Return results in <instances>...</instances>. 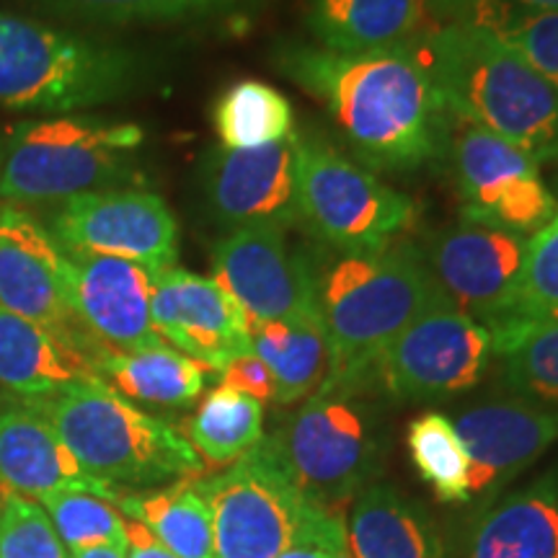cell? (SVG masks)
I'll list each match as a JSON object with an SVG mask.
<instances>
[{
    "instance_id": "obj_6",
    "label": "cell",
    "mask_w": 558,
    "mask_h": 558,
    "mask_svg": "<svg viewBox=\"0 0 558 558\" xmlns=\"http://www.w3.org/2000/svg\"><path fill=\"white\" fill-rule=\"evenodd\" d=\"M135 78L128 50L0 13V107L65 114L120 99Z\"/></svg>"
},
{
    "instance_id": "obj_42",
    "label": "cell",
    "mask_w": 558,
    "mask_h": 558,
    "mask_svg": "<svg viewBox=\"0 0 558 558\" xmlns=\"http://www.w3.org/2000/svg\"><path fill=\"white\" fill-rule=\"evenodd\" d=\"M550 192H554V197L558 199V169H556V173H554V186H550Z\"/></svg>"
},
{
    "instance_id": "obj_16",
    "label": "cell",
    "mask_w": 558,
    "mask_h": 558,
    "mask_svg": "<svg viewBox=\"0 0 558 558\" xmlns=\"http://www.w3.org/2000/svg\"><path fill=\"white\" fill-rule=\"evenodd\" d=\"M153 275L135 262L62 248L60 282L70 311L83 331L109 352L166 344L153 329Z\"/></svg>"
},
{
    "instance_id": "obj_7",
    "label": "cell",
    "mask_w": 558,
    "mask_h": 558,
    "mask_svg": "<svg viewBox=\"0 0 558 558\" xmlns=\"http://www.w3.org/2000/svg\"><path fill=\"white\" fill-rule=\"evenodd\" d=\"M298 218L339 254L393 246L416 222V205L316 135H298Z\"/></svg>"
},
{
    "instance_id": "obj_22",
    "label": "cell",
    "mask_w": 558,
    "mask_h": 558,
    "mask_svg": "<svg viewBox=\"0 0 558 558\" xmlns=\"http://www.w3.org/2000/svg\"><path fill=\"white\" fill-rule=\"evenodd\" d=\"M427 0H308V26L318 47L339 54L393 50L427 21Z\"/></svg>"
},
{
    "instance_id": "obj_10",
    "label": "cell",
    "mask_w": 558,
    "mask_h": 558,
    "mask_svg": "<svg viewBox=\"0 0 558 558\" xmlns=\"http://www.w3.org/2000/svg\"><path fill=\"white\" fill-rule=\"evenodd\" d=\"M445 150L465 220L527 239L556 215L558 199L541 163L509 140L450 114Z\"/></svg>"
},
{
    "instance_id": "obj_37",
    "label": "cell",
    "mask_w": 558,
    "mask_h": 558,
    "mask_svg": "<svg viewBox=\"0 0 558 558\" xmlns=\"http://www.w3.org/2000/svg\"><path fill=\"white\" fill-rule=\"evenodd\" d=\"M275 558H352L344 518L324 512L290 548H284Z\"/></svg>"
},
{
    "instance_id": "obj_27",
    "label": "cell",
    "mask_w": 558,
    "mask_h": 558,
    "mask_svg": "<svg viewBox=\"0 0 558 558\" xmlns=\"http://www.w3.org/2000/svg\"><path fill=\"white\" fill-rule=\"evenodd\" d=\"M251 352L269 367L279 407L311 399L329 375V341L318 313L248 329Z\"/></svg>"
},
{
    "instance_id": "obj_33",
    "label": "cell",
    "mask_w": 558,
    "mask_h": 558,
    "mask_svg": "<svg viewBox=\"0 0 558 558\" xmlns=\"http://www.w3.org/2000/svg\"><path fill=\"white\" fill-rule=\"evenodd\" d=\"M68 550L88 546L128 548V527L111 501L86 492H54L37 499Z\"/></svg>"
},
{
    "instance_id": "obj_29",
    "label": "cell",
    "mask_w": 558,
    "mask_h": 558,
    "mask_svg": "<svg viewBox=\"0 0 558 558\" xmlns=\"http://www.w3.org/2000/svg\"><path fill=\"white\" fill-rule=\"evenodd\" d=\"M186 439L209 465H233L264 439V403L218 386L186 422Z\"/></svg>"
},
{
    "instance_id": "obj_36",
    "label": "cell",
    "mask_w": 558,
    "mask_h": 558,
    "mask_svg": "<svg viewBox=\"0 0 558 558\" xmlns=\"http://www.w3.org/2000/svg\"><path fill=\"white\" fill-rule=\"evenodd\" d=\"M65 9L81 16L107 21V24H132V21L181 19L218 5L220 0H60Z\"/></svg>"
},
{
    "instance_id": "obj_18",
    "label": "cell",
    "mask_w": 558,
    "mask_h": 558,
    "mask_svg": "<svg viewBox=\"0 0 558 558\" xmlns=\"http://www.w3.org/2000/svg\"><path fill=\"white\" fill-rule=\"evenodd\" d=\"M213 218L222 228L277 226L298 218V135L246 150L213 153L205 177Z\"/></svg>"
},
{
    "instance_id": "obj_13",
    "label": "cell",
    "mask_w": 558,
    "mask_h": 558,
    "mask_svg": "<svg viewBox=\"0 0 558 558\" xmlns=\"http://www.w3.org/2000/svg\"><path fill=\"white\" fill-rule=\"evenodd\" d=\"M284 235L277 226H246L228 230L213 248L215 282L235 300L248 329L318 313L316 269Z\"/></svg>"
},
{
    "instance_id": "obj_32",
    "label": "cell",
    "mask_w": 558,
    "mask_h": 558,
    "mask_svg": "<svg viewBox=\"0 0 558 558\" xmlns=\"http://www.w3.org/2000/svg\"><path fill=\"white\" fill-rule=\"evenodd\" d=\"M492 339L509 388L558 403V324H509Z\"/></svg>"
},
{
    "instance_id": "obj_15",
    "label": "cell",
    "mask_w": 558,
    "mask_h": 558,
    "mask_svg": "<svg viewBox=\"0 0 558 558\" xmlns=\"http://www.w3.org/2000/svg\"><path fill=\"white\" fill-rule=\"evenodd\" d=\"M60 269L62 248L47 226L13 205L0 209V308L78 349L96 369V362L109 349L96 344L75 320L62 290Z\"/></svg>"
},
{
    "instance_id": "obj_34",
    "label": "cell",
    "mask_w": 558,
    "mask_h": 558,
    "mask_svg": "<svg viewBox=\"0 0 558 558\" xmlns=\"http://www.w3.org/2000/svg\"><path fill=\"white\" fill-rule=\"evenodd\" d=\"M530 320L558 324V209L538 233L527 239L512 318L505 326Z\"/></svg>"
},
{
    "instance_id": "obj_8",
    "label": "cell",
    "mask_w": 558,
    "mask_h": 558,
    "mask_svg": "<svg viewBox=\"0 0 558 558\" xmlns=\"http://www.w3.org/2000/svg\"><path fill=\"white\" fill-rule=\"evenodd\" d=\"M354 393L316 390L275 435L264 437L284 471L313 505L341 514L367 488L380 465L373 418Z\"/></svg>"
},
{
    "instance_id": "obj_9",
    "label": "cell",
    "mask_w": 558,
    "mask_h": 558,
    "mask_svg": "<svg viewBox=\"0 0 558 558\" xmlns=\"http://www.w3.org/2000/svg\"><path fill=\"white\" fill-rule=\"evenodd\" d=\"M197 488L213 512L215 558H275L326 512L300 492L267 439L228 471L197 478Z\"/></svg>"
},
{
    "instance_id": "obj_5",
    "label": "cell",
    "mask_w": 558,
    "mask_h": 558,
    "mask_svg": "<svg viewBox=\"0 0 558 558\" xmlns=\"http://www.w3.org/2000/svg\"><path fill=\"white\" fill-rule=\"evenodd\" d=\"M143 137V130L128 122L83 117L21 122L0 140V199L41 205L120 190Z\"/></svg>"
},
{
    "instance_id": "obj_31",
    "label": "cell",
    "mask_w": 558,
    "mask_h": 558,
    "mask_svg": "<svg viewBox=\"0 0 558 558\" xmlns=\"http://www.w3.org/2000/svg\"><path fill=\"white\" fill-rule=\"evenodd\" d=\"M409 458L418 478L427 484L445 505L469 501V456L456 427L439 411L411 418L407 429Z\"/></svg>"
},
{
    "instance_id": "obj_12",
    "label": "cell",
    "mask_w": 558,
    "mask_h": 558,
    "mask_svg": "<svg viewBox=\"0 0 558 558\" xmlns=\"http://www.w3.org/2000/svg\"><path fill=\"white\" fill-rule=\"evenodd\" d=\"M47 230L58 246L114 256L153 271L177 267L179 226L158 194L145 190H101L60 202Z\"/></svg>"
},
{
    "instance_id": "obj_41",
    "label": "cell",
    "mask_w": 558,
    "mask_h": 558,
    "mask_svg": "<svg viewBox=\"0 0 558 558\" xmlns=\"http://www.w3.org/2000/svg\"><path fill=\"white\" fill-rule=\"evenodd\" d=\"M507 3L527 11H558V0H507Z\"/></svg>"
},
{
    "instance_id": "obj_14",
    "label": "cell",
    "mask_w": 558,
    "mask_h": 558,
    "mask_svg": "<svg viewBox=\"0 0 558 558\" xmlns=\"http://www.w3.org/2000/svg\"><path fill=\"white\" fill-rule=\"evenodd\" d=\"M525 248V235L463 218L432 235L427 264L442 295L494 333L512 318Z\"/></svg>"
},
{
    "instance_id": "obj_24",
    "label": "cell",
    "mask_w": 558,
    "mask_h": 558,
    "mask_svg": "<svg viewBox=\"0 0 558 558\" xmlns=\"http://www.w3.org/2000/svg\"><path fill=\"white\" fill-rule=\"evenodd\" d=\"M90 375L96 369L86 354L0 308V386L19 399H39Z\"/></svg>"
},
{
    "instance_id": "obj_21",
    "label": "cell",
    "mask_w": 558,
    "mask_h": 558,
    "mask_svg": "<svg viewBox=\"0 0 558 558\" xmlns=\"http://www.w3.org/2000/svg\"><path fill=\"white\" fill-rule=\"evenodd\" d=\"M465 558H558V473L488 507L471 530Z\"/></svg>"
},
{
    "instance_id": "obj_11",
    "label": "cell",
    "mask_w": 558,
    "mask_h": 558,
    "mask_svg": "<svg viewBox=\"0 0 558 558\" xmlns=\"http://www.w3.org/2000/svg\"><path fill=\"white\" fill-rule=\"evenodd\" d=\"M492 360V331L439 292L383 352L375 383L396 401H442L476 386Z\"/></svg>"
},
{
    "instance_id": "obj_40",
    "label": "cell",
    "mask_w": 558,
    "mask_h": 558,
    "mask_svg": "<svg viewBox=\"0 0 558 558\" xmlns=\"http://www.w3.org/2000/svg\"><path fill=\"white\" fill-rule=\"evenodd\" d=\"M70 558H128V548L120 546H88L70 550Z\"/></svg>"
},
{
    "instance_id": "obj_3",
    "label": "cell",
    "mask_w": 558,
    "mask_h": 558,
    "mask_svg": "<svg viewBox=\"0 0 558 558\" xmlns=\"http://www.w3.org/2000/svg\"><path fill=\"white\" fill-rule=\"evenodd\" d=\"M439 292L427 256L409 241L339 254L316 271V305L329 341V375L318 390L357 396L375 383L383 352Z\"/></svg>"
},
{
    "instance_id": "obj_1",
    "label": "cell",
    "mask_w": 558,
    "mask_h": 558,
    "mask_svg": "<svg viewBox=\"0 0 558 558\" xmlns=\"http://www.w3.org/2000/svg\"><path fill=\"white\" fill-rule=\"evenodd\" d=\"M279 68L329 111L369 169L414 171L445 150L450 111L409 45L365 54L292 45Z\"/></svg>"
},
{
    "instance_id": "obj_26",
    "label": "cell",
    "mask_w": 558,
    "mask_h": 558,
    "mask_svg": "<svg viewBox=\"0 0 558 558\" xmlns=\"http://www.w3.org/2000/svg\"><path fill=\"white\" fill-rule=\"evenodd\" d=\"M209 367L179 349L158 344L137 352H104L96 375L128 401L184 409L202 396Z\"/></svg>"
},
{
    "instance_id": "obj_23",
    "label": "cell",
    "mask_w": 558,
    "mask_h": 558,
    "mask_svg": "<svg viewBox=\"0 0 558 558\" xmlns=\"http://www.w3.org/2000/svg\"><path fill=\"white\" fill-rule=\"evenodd\" d=\"M352 558H442L427 514L388 484H369L347 522Z\"/></svg>"
},
{
    "instance_id": "obj_39",
    "label": "cell",
    "mask_w": 558,
    "mask_h": 558,
    "mask_svg": "<svg viewBox=\"0 0 558 558\" xmlns=\"http://www.w3.org/2000/svg\"><path fill=\"white\" fill-rule=\"evenodd\" d=\"M128 527V558H179L137 520H124Z\"/></svg>"
},
{
    "instance_id": "obj_17",
    "label": "cell",
    "mask_w": 558,
    "mask_h": 558,
    "mask_svg": "<svg viewBox=\"0 0 558 558\" xmlns=\"http://www.w3.org/2000/svg\"><path fill=\"white\" fill-rule=\"evenodd\" d=\"M153 329L186 357L220 373L251 352L248 320L215 279L169 267L153 275Z\"/></svg>"
},
{
    "instance_id": "obj_35",
    "label": "cell",
    "mask_w": 558,
    "mask_h": 558,
    "mask_svg": "<svg viewBox=\"0 0 558 558\" xmlns=\"http://www.w3.org/2000/svg\"><path fill=\"white\" fill-rule=\"evenodd\" d=\"M0 558H70L37 499L0 486Z\"/></svg>"
},
{
    "instance_id": "obj_2",
    "label": "cell",
    "mask_w": 558,
    "mask_h": 558,
    "mask_svg": "<svg viewBox=\"0 0 558 558\" xmlns=\"http://www.w3.org/2000/svg\"><path fill=\"white\" fill-rule=\"evenodd\" d=\"M407 45L452 117L509 140L538 163H558V90L497 34L424 21Z\"/></svg>"
},
{
    "instance_id": "obj_4",
    "label": "cell",
    "mask_w": 558,
    "mask_h": 558,
    "mask_svg": "<svg viewBox=\"0 0 558 558\" xmlns=\"http://www.w3.org/2000/svg\"><path fill=\"white\" fill-rule=\"evenodd\" d=\"M19 401L50 424L88 476L117 492L169 486L205 471L177 427L137 409L99 375Z\"/></svg>"
},
{
    "instance_id": "obj_25",
    "label": "cell",
    "mask_w": 558,
    "mask_h": 558,
    "mask_svg": "<svg viewBox=\"0 0 558 558\" xmlns=\"http://www.w3.org/2000/svg\"><path fill=\"white\" fill-rule=\"evenodd\" d=\"M427 24H469L512 47L558 90V11H527L507 0H427Z\"/></svg>"
},
{
    "instance_id": "obj_28",
    "label": "cell",
    "mask_w": 558,
    "mask_h": 558,
    "mask_svg": "<svg viewBox=\"0 0 558 558\" xmlns=\"http://www.w3.org/2000/svg\"><path fill=\"white\" fill-rule=\"evenodd\" d=\"M197 478H181L148 494H122L117 509L150 530L179 558H215V527Z\"/></svg>"
},
{
    "instance_id": "obj_30",
    "label": "cell",
    "mask_w": 558,
    "mask_h": 558,
    "mask_svg": "<svg viewBox=\"0 0 558 558\" xmlns=\"http://www.w3.org/2000/svg\"><path fill=\"white\" fill-rule=\"evenodd\" d=\"M215 132L226 150H246L295 135V114L282 90L262 81H239L213 111Z\"/></svg>"
},
{
    "instance_id": "obj_19",
    "label": "cell",
    "mask_w": 558,
    "mask_h": 558,
    "mask_svg": "<svg viewBox=\"0 0 558 558\" xmlns=\"http://www.w3.org/2000/svg\"><path fill=\"white\" fill-rule=\"evenodd\" d=\"M469 456V492L494 494L558 442V411L527 401H497L463 411L456 422Z\"/></svg>"
},
{
    "instance_id": "obj_20",
    "label": "cell",
    "mask_w": 558,
    "mask_h": 558,
    "mask_svg": "<svg viewBox=\"0 0 558 558\" xmlns=\"http://www.w3.org/2000/svg\"><path fill=\"white\" fill-rule=\"evenodd\" d=\"M0 486L29 499L86 492L114 507L124 494L88 476L50 424L21 401H0Z\"/></svg>"
},
{
    "instance_id": "obj_38",
    "label": "cell",
    "mask_w": 558,
    "mask_h": 558,
    "mask_svg": "<svg viewBox=\"0 0 558 558\" xmlns=\"http://www.w3.org/2000/svg\"><path fill=\"white\" fill-rule=\"evenodd\" d=\"M220 386L239 390V393L251 396V399H256L259 403L277 401V383L271 378L269 367L254 352L228 362L220 369Z\"/></svg>"
}]
</instances>
